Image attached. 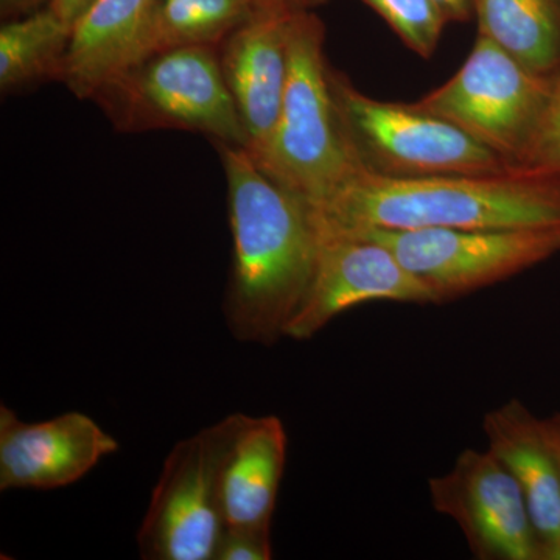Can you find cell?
Listing matches in <instances>:
<instances>
[{"instance_id":"6da1fadb","label":"cell","mask_w":560,"mask_h":560,"mask_svg":"<svg viewBox=\"0 0 560 560\" xmlns=\"http://www.w3.org/2000/svg\"><path fill=\"white\" fill-rule=\"evenodd\" d=\"M230 190L234 260L224 318L242 342L285 337L315 271L318 237L300 197L261 171L249 151L215 142Z\"/></svg>"},{"instance_id":"7a4b0ae2","label":"cell","mask_w":560,"mask_h":560,"mask_svg":"<svg viewBox=\"0 0 560 560\" xmlns=\"http://www.w3.org/2000/svg\"><path fill=\"white\" fill-rule=\"evenodd\" d=\"M308 210L318 241L370 231L552 226L560 224V176L514 168L408 178L363 172Z\"/></svg>"},{"instance_id":"3957f363","label":"cell","mask_w":560,"mask_h":560,"mask_svg":"<svg viewBox=\"0 0 560 560\" xmlns=\"http://www.w3.org/2000/svg\"><path fill=\"white\" fill-rule=\"evenodd\" d=\"M324 36L323 21L308 9L291 13L282 108L267 147L253 156L261 171L293 191L308 209L319 208L350 179L368 172L335 102Z\"/></svg>"},{"instance_id":"277c9868","label":"cell","mask_w":560,"mask_h":560,"mask_svg":"<svg viewBox=\"0 0 560 560\" xmlns=\"http://www.w3.org/2000/svg\"><path fill=\"white\" fill-rule=\"evenodd\" d=\"M91 101L119 131L200 132L213 143L248 147L217 47L151 55L106 81Z\"/></svg>"},{"instance_id":"5b68a950","label":"cell","mask_w":560,"mask_h":560,"mask_svg":"<svg viewBox=\"0 0 560 560\" xmlns=\"http://www.w3.org/2000/svg\"><path fill=\"white\" fill-rule=\"evenodd\" d=\"M330 84L345 130L368 172L383 176H434L512 171L451 121L411 103L375 101L330 68Z\"/></svg>"},{"instance_id":"8992f818","label":"cell","mask_w":560,"mask_h":560,"mask_svg":"<svg viewBox=\"0 0 560 560\" xmlns=\"http://www.w3.org/2000/svg\"><path fill=\"white\" fill-rule=\"evenodd\" d=\"M246 415L179 441L164 460L138 533L145 560H213L224 523L221 478Z\"/></svg>"},{"instance_id":"52a82bcc","label":"cell","mask_w":560,"mask_h":560,"mask_svg":"<svg viewBox=\"0 0 560 560\" xmlns=\"http://www.w3.org/2000/svg\"><path fill=\"white\" fill-rule=\"evenodd\" d=\"M551 83L552 77L533 72L478 35L458 72L411 105L456 125L515 168L539 127Z\"/></svg>"},{"instance_id":"ba28073f","label":"cell","mask_w":560,"mask_h":560,"mask_svg":"<svg viewBox=\"0 0 560 560\" xmlns=\"http://www.w3.org/2000/svg\"><path fill=\"white\" fill-rule=\"evenodd\" d=\"M431 291L436 305L495 285L560 253V224L503 230L370 231Z\"/></svg>"},{"instance_id":"9c48e42d","label":"cell","mask_w":560,"mask_h":560,"mask_svg":"<svg viewBox=\"0 0 560 560\" xmlns=\"http://www.w3.org/2000/svg\"><path fill=\"white\" fill-rule=\"evenodd\" d=\"M431 506L459 526L480 560H540L525 497L492 452L466 448L429 480Z\"/></svg>"},{"instance_id":"30bf717a","label":"cell","mask_w":560,"mask_h":560,"mask_svg":"<svg viewBox=\"0 0 560 560\" xmlns=\"http://www.w3.org/2000/svg\"><path fill=\"white\" fill-rule=\"evenodd\" d=\"M436 305L431 291L393 250L371 238L318 241L315 271L285 338L312 340L330 320L366 302Z\"/></svg>"},{"instance_id":"8fae6325","label":"cell","mask_w":560,"mask_h":560,"mask_svg":"<svg viewBox=\"0 0 560 560\" xmlns=\"http://www.w3.org/2000/svg\"><path fill=\"white\" fill-rule=\"evenodd\" d=\"M119 448L116 438L84 412L24 422L7 405L0 407L2 492L66 488Z\"/></svg>"},{"instance_id":"7c38bea8","label":"cell","mask_w":560,"mask_h":560,"mask_svg":"<svg viewBox=\"0 0 560 560\" xmlns=\"http://www.w3.org/2000/svg\"><path fill=\"white\" fill-rule=\"evenodd\" d=\"M298 9L261 10L219 49L224 81L241 116L250 156L267 147L289 77V21Z\"/></svg>"},{"instance_id":"4fadbf2b","label":"cell","mask_w":560,"mask_h":560,"mask_svg":"<svg viewBox=\"0 0 560 560\" xmlns=\"http://www.w3.org/2000/svg\"><path fill=\"white\" fill-rule=\"evenodd\" d=\"M482 430L486 448L511 471L525 497L541 560L560 544V460L544 419L512 399L485 416Z\"/></svg>"},{"instance_id":"5bb4252c","label":"cell","mask_w":560,"mask_h":560,"mask_svg":"<svg viewBox=\"0 0 560 560\" xmlns=\"http://www.w3.org/2000/svg\"><path fill=\"white\" fill-rule=\"evenodd\" d=\"M289 436L276 416H245L221 478L226 528L271 533Z\"/></svg>"},{"instance_id":"9a60e30c","label":"cell","mask_w":560,"mask_h":560,"mask_svg":"<svg viewBox=\"0 0 560 560\" xmlns=\"http://www.w3.org/2000/svg\"><path fill=\"white\" fill-rule=\"evenodd\" d=\"M153 0H95L77 24L66 61L65 83L79 98H92L127 69Z\"/></svg>"},{"instance_id":"2e32d148","label":"cell","mask_w":560,"mask_h":560,"mask_svg":"<svg viewBox=\"0 0 560 560\" xmlns=\"http://www.w3.org/2000/svg\"><path fill=\"white\" fill-rule=\"evenodd\" d=\"M261 10L256 0H153L128 66L179 47L220 49Z\"/></svg>"},{"instance_id":"e0dca14e","label":"cell","mask_w":560,"mask_h":560,"mask_svg":"<svg viewBox=\"0 0 560 560\" xmlns=\"http://www.w3.org/2000/svg\"><path fill=\"white\" fill-rule=\"evenodd\" d=\"M478 35L525 68L552 77L560 68V0H475Z\"/></svg>"},{"instance_id":"ac0fdd59","label":"cell","mask_w":560,"mask_h":560,"mask_svg":"<svg viewBox=\"0 0 560 560\" xmlns=\"http://www.w3.org/2000/svg\"><path fill=\"white\" fill-rule=\"evenodd\" d=\"M73 28L44 7L7 21L0 31V90L11 92L47 80H65Z\"/></svg>"},{"instance_id":"d6986e66","label":"cell","mask_w":560,"mask_h":560,"mask_svg":"<svg viewBox=\"0 0 560 560\" xmlns=\"http://www.w3.org/2000/svg\"><path fill=\"white\" fill-rule=\"evenodd\" d=\"M397 33L401 43L418 54L430 58L440 44L447 21L431 0H363Z\"/></svg>"},{"instance_id":"ffe728a7","label":"cell","mask_w":560,"mask_h":560,"mask_svg":"<svg viewBox=\"0 0 560 560\" xmlns=\"http://www.w3.org/2000/svg\"><path fill=\"white\" fill-rule=\"evenodd\" d=\"M518 172L560 176V68L552 75L550 98Z\"/></svg>"},{"instance_id":"44dd1931","label":"cell","mask_w":560,"mask_h":560,"mask_svg":"<svg viewBox=\"0 0 560 560\" xmlns=\"http://www.w3.org/2000/svg\"><path fill=\"white\" fill-rule=\"evenodd\" d=\"M271 533L224 528L213 560H270Z\"/></svg>"},{"instance_id":"7402d4cb","label":"cell","mask_w":560,"mask_h":560,"mask_svg":"<svg viewBox=\"0 0 560 560\" xmlns=\"http://www.w3.org/2000/svg\"><path fill=\"white\" fill-rule=\"evenodd\" d=\"M95 0H50V9L61 18L69 27L75 31L77 24L91 10Z\"/></svg>"},{"instance_id":"603a6c76","label":"cell","mask_w":560,"mask_h":560,"mask_svg":"<svg viewBox=\"0 0 560 560\" xmlns=\"http://www.w3.org/2000/svg\"><path fill=\"white\" fill-rule=\"evenodd\" d=\"M447 22H466L475 16V0H431Z\"/></svg>"},{"instance_id":"cb8c5ba5","label":"cell","mask_w":560,"mask_h":560,"mask_svg":"<svg viewBox=\"0 0 560 560\" xmlns=\"http://www.w3.org/2000/svg\"><path fill=\"white\" fill-rule=\"evenodd\" d=\"M49 2L50 0H0V16L3 21L18 20L44 9Z\"/></svg>"},{"instance_id":"d4e9b609","label":"cell","mask_w":560,"mask_h":560,"mask_svg":"<svg viewBox=\"0 0 560 560\" xmlns=\"http://www.w3.org/2000/svg\"><path fill=\"white\" fill-rule=\"evenodd\" d=\"M544 422L548 436H550L552 447H555L556 453H558L560 460V415L544 419Z\"/></svg>"},{"instance_id":"484cf974","label":"cell","mask_w":560,"mask_h":560,"mask_svg":"<svg viewBox=\"0 0 560 560\" xmlns=\"http://www.w3.org/2000/svg\"><path fill=\"white\" fill-rule=\"evenodd\" d=\"M260 9L275 10V9H305L302 5V0H256Z\"/></svg>"},{"instance_id":"4316f807","label":"cell","mask_w":560,"mask_h":560,"mask_svg":"<svg viewBox=\"0 0 560 560\" xmlns=\"http://www.w3.org/2000/svg\"><path fill=\"white\" fill-rule=\"evenodd\" d=\"M326 0H302V5L305 9H311V7L319 5V3H324Z\"/></svg>"}]
</instances>
